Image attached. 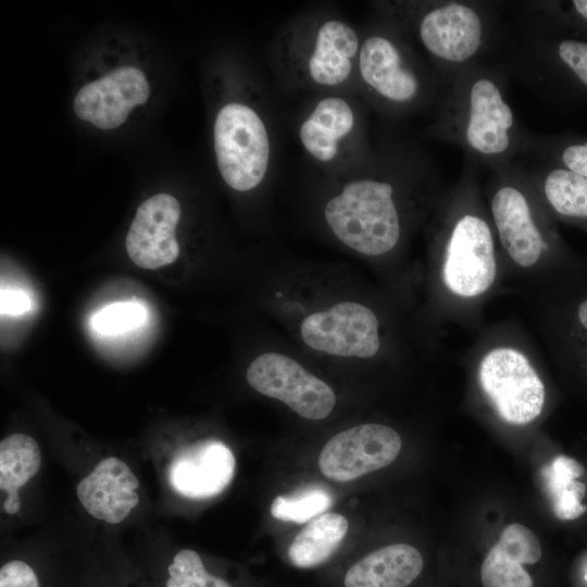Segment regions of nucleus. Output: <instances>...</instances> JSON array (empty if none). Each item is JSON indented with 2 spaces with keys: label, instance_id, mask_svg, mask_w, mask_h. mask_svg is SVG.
Segmentation results:
<instances>
[{
  "label": "nucleus",
  "instance_id": "obj_1",
  "mask_svg": "<svg viewBox=\"0 0 587 587\" xmlns=\"http://www.w3.org/2000/svg\"><path fill=\"white\" fill-rule=\"evenodd\" d=\"M323 217L342 246L365 258L388 254L401 237L395 187L386 180L348 182L325 202Z\"/></svg>",
  "mask_w": 587,
  "mask_h": 587
},
{
  "label": "nucleus",
  "instance_id": "obj_2",
  "mask_svg": "<svg viewBox=\"0 0 587 587\" xmlns=\"http://www.w3.org/2000/svg\"><path fill=\"white\" fill-rule=\"evenodd\" d=\"M295 333L307 350L334 359L367 360L382 347L377 314L350 296L327 298L302 310Z\"/></svg>",
  "mask_w": 587,
  "mask_h": 587
},
{
  "label": "nucleus",
  "instance_id": "obj_3",
  "mask_svg": "<svg viewBox=\"0 0 587 587\" xmlns=\"http://www.w3.org/2000/svg\"><path fill=\"white\" fill-rule=\"evenodd\" d=\"M213 141L218 172L227 186L246 192L263 182L271 145L264 122L251 107L223 105L214 121Z\"/></svg>",
  "mask_w": 587,
  "mask_h": 587
},
{
  "label": "nucleus",
  "instance_id": "obj_4",
  "mask_svg": "<svg viewBox=\"0 0 587 587\" xmlns=\"http://www.w3.org/2000/svg\"><path fill=\"white\" fill-rule=\"evenodd\" d=\"M246 378L259 394L276 399L299 416L320 421L334 410V389L291 354L267 349L248 365Z\"/></svg>",
  "mask_w": 587,
  "mask_h": 587
},
{
  "label": "nucleus",
  "instance_id": "obj_5",
  "mask_svg": "<svg viewBox=\"0 0 587 587\" xmlns=\"http://www.w3.org/2000/svg\"><path fill=\"white\" fill-rule=\"evenodd\" d=\"M478 376L484 392L505 422L523 425L541 413L545 387L522 352L505 347L490 350L479 364Z\"/></svg>",
  "mask_w": 587,
  "mask_h": 587
},
{
  "label": "nucleus",
  "instance_id": "obj_6",
  "mask_svg": "<svg viewBox=\"0 0 587 587\" xmlns=\"http://www.w3.org/2000/svg\"><path fill=\"white\" fill-rule=\"evenodd\" d=\"M495 245L487 222L473 213L452 224L445 248L442 278L454 295L472 298L487 291L496 278Z\"/></svg>",
  "mask_w": 587,
  "mask_h": 587
},
{
  "label": "nucleus",
  "instance_id": "obj_7",
  "mask_svg": "<svg viewBox=\"0 0 587 587\" xmlns=\"http://www.w3.org/2000/svg\"><path fill=\"white\" fill-rule=\"evenodd\" d=\"M400 435L378 423L352 426L334 435L319 457L321 472L335 482H349L390 464L401 449Z\"/></svg>",
  "mask_w": 587,
  "mask_h": 587
},
{
  "label": "nucleus",
  "instance_id": "obj_8",
  "mask_svg": "<svg viewBox=\"0 0 587 587\" xmlns=\"http://www.w3.org/2000/svg\"><path fill=\"white\" fill-rule=\"evenodd\" d=\"M465 99L461 136L466 147L485 158L507 153L512 146L514 115L498 84L486 76L476 77Z\"/></svg>",
  "mask_w": 587,
  "mask_h": 587
},
{
  "label": "nucleus",
  "instance_id": "obj_9",
  "mask_svg": "<svg viewBox=\"0 0 587 587\" xmlns=\"http://www.w3.org/2000/svg\"><path fill=\"white\" fill-rule=\"evenodd\" d=\"M149 93L143 72L123 66L83 86L73 107L80 120L108 130L122 125L134 107L147 101Z\"/></svg>",
  "mask_w": 587,
  "mask_h": 587
},
{
  "label": "nucleus",
  "instance_id": "obj_10",
  "mask_svg": "<svg viewBox=\"0 0 587 587\" xmlns=\"http://www.w3.org/2000/svg\"><path fill=\"white\" fill-rule=\"evenodd\" d=\"M179 217L180 205L172 195L157 193L141 202L125 240L130 260L147 270L172 264L179 254L175 236Z\"/></svg>",
  "mask_w": 587,
  "mask_h": 587
},
{
  "label": "nucleus",
  "instance_id": "obj_11",
  "mask_svg": "<svg viewBox=\"0 0 587 587\" xmlns=\"http://www.w3.org/2000/svg\"><path fill=\"white\" fill-rule=\"evenodd\" d=\"M234 472L232 450L220 440L205 439L177 450L168 465V482L183 497L209 499L226 489Z\"/></svg>",
  "mask_w": 587,
  "mask_h": 587
},
{
  "label": "nucleus",
  "instance_id": "obj_12",
  "mask_svg": "<svg viewBox=\"0 0 587 587\" xmlns=\"http://www.w3.org/2000/svg\"><path fill=\"white\" fill-rule=\"evenodd\" d=\"M483 35L478 12L460 2L432 9L419 25V36L425 49L449 63H463L473 58L482 46Z\"/></svg>",
  "mask_w": 587,
  "mask_h": 587
},
{
  "label": "nucleus",
  "instance_id": "obj_13",
  "mask_svg": "<svg viewBox=\"0 0 587 587\" xmlns=\"http://www.w3.org/2000/svg\"><path fill=\"white\" fill-rule=\"evenodd\" d=\"M138 479L129 466L115 457L101 460L76 488L85 510L110 524L122 522L138 504Z\"/></svg>",
  "mask_w": 587,
  "mask_h": 587
},
{
  "label": "nucleus",
  "instance_id": "obj_14",
  "mask_svg": "<svg viewBox=\"0 0 587 587\" xmlns=\"http://www.w3.org/2000/svg\"><path fill=\"white\" fill-rule=\"evenodd\" d=\"M490 209L499 240L510 258L520 266L534 265L546 243L523 191L513 185L501 186L492 196Z\"/></svg>",
  "mask_w": 587,
  "mask_h": 587
},
{
  "label": "nucleus",
  "instance_id": "obj_15",
  "mask_svg": "<svg viewBox=\"0 0 587 587\" xmlns=\"http://www.w3.org/2000/svg\"><path fill=\"white\" fill-rule=\"evenodd\" d=\"M358 64L363 82L382 98L405 103L419 95L420 80L391 39L382 35L367 37L360 48Z\"/></svg>",
  "mask_w": 587,
  "mask_h": 587
},
{
  "label": "nucleus",
  "instance_id": "obj_16",
  "mask_svg": "<svg viewBox=\"0 0 587 587\" xmlns=\"http://www.w3.org/2000/svg\"><path fill=\"white\" fill-rule=\"evenodd\" d=\"M541 558L538 537L526 526H507L499 541L489 550L480 569L484 587H533V579L523 564Z\"/></svg>",
  "mask_w": 587,
  "mask_h": 587
},
{
  "label": "nucleus",
  "instance_id": "obj_17",
  "mask_svg": "<svg viewBox=\"0 0 587 587\" xmlns=\"http://www.w3.org/2000/svg\"><path fill=\"white\" fill-rule=\"evenodd\" d=\"M359 48L355 30L340 20L324 22L316 32L308 60L311 79L320 86L334 87L350 76Z\"/></svg>",
  "mask_w": 587,
  "mask_h": 587
},
{
  "label": "nucleus",
  "instance_id": "obj_18",
  "mask_svg": "<svg viewBox=\"0 0 587 587\" xmlns=\"http://www.w3.org/2000/svg\"><path fill=\"white\" fill-rule=\"evenodd\" d=\"M420 551L407 544L377 549L354 563L345 587H408L422 572Z\"/></svg>",
  "mask_w": 587,
  "mask_h": 587
},
{
  "label": "nucleus",
  "instance_id": "obj_19",
  "mask_svg": "<svg viewBox=\"0 0 587 587\" xmlns=\"http://www.w3.org/2000/svg\"><path fill=\"white\" fill-rule=\"evenodd\" d=\"M354 113L340 97L319 101L301 123L299 138L307 152L321 162L332 161L339 142L353 129Z\"/></svg>",
  "mask_w": 587,
  "mask_h": 587
},
{
  "label": "nucleus",
  "instance_id": "obj_20",
  "mask_svg": "<svg viewBox=\"0 0 587 587\" xmlns=\"http://www.w3.org/2000/svg\"><path fill=\"white\" fill-rule=\"evenodd\" d=\"M40 450L34 438L26 434H12L0 444V488L7 492L3 509L15 514L21 507L18 489L39 470Z\"/></svg>",
  "mask_w": 587,
  "mask_h": 587
},
{
  "label": "nucleus",
  "instance_id": "obj_21",
  "mask_svg": "<svg viewBox=\"0 0 587 587\" xmlns=\"http://www.w3.org/2000/svg\"><path fill=\"white\" fill-rule=\"evenodd\" d=\"M347 532L348 521L344 515L323 513L298 533L289 546L288 558L300 569L321 565L337 550Z\"/></svg>",
  "mask_w": 587,
  "mask_h": 587
},
{
  "label": "nucleus",
  "instance_id": "obj_22",
  "mask_svg": "<svg viewBox=\"0 0 587 587\" xmlns=\"http://www.w3.org/2000/svg\"><path fill=\"white\" fill-rule=\"evenodd\" d=\"M583 473V466L567 455L557 457L542 470L554 513L561 520L578 519L587 509L584 504L586 487L578 480Z\"/></svg>",
  "mask_w": 587,
  "mask_h": 587
},
{
  "label": "nucleus",
  "instance_id": "obj_23",
  "mask_svg": "<svg viewBox=\"0 0 587 587\" xmlns=\"http://www.w3.org/2000/svg\"><path fill=\"white\" fill-rule=\"evenodd\" d=\"M550 205L561 215L587 217V178L569 170L554 168L544 180Z\"/></svg>",
  "mask_w": 587,
  "mask_h": 587
},
{
  "label": "nucleus",
  "instance_id": "obj_24",
  "mask_svg": "<svg viewBox=\"0 0 587 587\" xmlns=\"http://www.w3.org/2000/svg\"><path fill=\"white\" fill-rule=\"evenodd\" d=\"M333 502L323 487L311 486L292 496H278L271 505V514L280 521L304 523L325 512Z\"/></svg>",
  "mask_w": 587,
  "mask_h": 587
},
{
  "label": "nucleus",
  "instance_id": "obj_25",
  "mask_svg": "<svg viewBox=\"0 0 587 587\" xmlns=\"http://www.w3.org/2000/svg\"><path fill=\"white\" fill-rule=\"evenodd\" d=\"M168 575L166 587H230L223 578L210 575L200 555L191 549L175 554Z\"/></svg>",
  "mask_w": 587,
  "mask_h": 587
},
{
  "label": "nucleus",
  "instance_id": "obj_26",
  "mask_svg": "<svg viewBox=\"0 0 587 587\" xmlns=\"http://www.w3.org/2000/svg\"><path fill=\"white\" fill-rule=\"evenodd\" d=\"M146 319L145 308L134 301L110 304L92 317L93 328L103 335L122 334L140 326Z\"/></svg>",
  "mask_w": 587,
  "mask_h": 587
},
{
  "label": "nucleus",
  "instance_id": "obj_27",
  "mask_svg": "<svg viewBox=\"0 0 587 587\" xmlns=\"http://www.w3.org/2000/svg\"><path fill=\"white\" fill-rule=\"evenodd\" d=\"M561 61L587 86V42L566 39L559 43Z\"/></svg>",
  "mask_w": 587,
  "mask_h": 587
},
{
  "label": "nucleus",
  "instance_id": "obj_28",
  "mask_svg": "<svg viewBox=\"0 0 587 587\" xmlns=\"http://www.w3.org/2000/svg\"><path fill=\"white\" fill-rule=\"evenodd\" d=\"M0 587H39V583L27 563L13 560L1 566Z\"/></svg>",
  "mask_w": 587,
  "mask_h": 587
},
{
  "label": "nucleus",
  "instance_id": "obj_29",
  "mask_svg": "<svg viewBox=\"0 0 587 587\" xmlns=\"http://www.w3.org/2000/svg\"><path fill=\"white\" fill-rule=\"evenodd\" d=\"M562 162L566 168L587 178V141L567 146L562 152Z\"/></svg>",
  "mask_w": 587,
  "mask_h": 587
},
{
  "label": "nucleus",
  "instance_id": "obj_30",
  "mask_svg": "<svg viewBox=\"0 0 587 587\" xmlns=\"http://www.w3.org/2000/svg\"><path fill=\"white\" fill-rule=\"evenodd\" d=\"M30 308L29 298L17 290H7L1 294V310L2 313L21 314Z\"/></svg>",
  "mask_w": 587,
  "mask_h": 587
},
{
  "label": "nucleus",
  "instance_id": "obj_31",
  "mask_svg": "<svg viewBox=\"0 0 587 587\" xmlns=\"http://www.w3.org/2000/svg\"><path fill=\"white\" fill-rule=\"evenodd\" d=\"M573 5L577 13L587 21V0H574Z\"/></svg>",
  "mask_w": 587,
  "mask_h": 587
},
{
  "label": "nucleus",
  "instance_id": "obj_32",
  "mask_svg": "<svg viewBox=\"0 0 587 587\" xmlns=\"http://www.w3.org/2000/svg\"><path fill=\"white\" fill-rule=\"evenodd\" d=\"M578 319L584 328L587 330V299L584 300L578 308Z\"/></svg>",
  "mask_w": 587,
  "mask_h": 587
}]
</instances>
